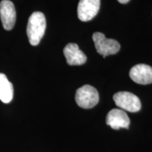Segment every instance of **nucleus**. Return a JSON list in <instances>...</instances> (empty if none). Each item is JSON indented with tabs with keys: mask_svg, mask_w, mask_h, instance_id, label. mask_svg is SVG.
I'll list each match as a JSON object with an SVG mask.
<instances>
[{
	"mask_svg": "<svg viewBox=\"0 0 152 152\" xmlns=\"http://www.w3.org/2000/svg\"><path fill=\"white\" fill-rule=\"evenodd\" d=\"M46 30V18L45 15L39 11L31 14L28 19L27 35L30 45L36 46L43 37Z\"/></svg>",
	"mask_w": 152,
	"mask_h": 152,
	"instance_id": "obj_1",
	"label": "nucleus"
},
{
	"mask_svg": "<svg viewBox=\"0 0 152 152\" xmlns=\"http://www.w3.org/2000/svg\"><path fill=\"white\" fill-rule=\"evenodd\" d=\"M99 100V96L97 90L91 85H84L76 91V103L83 109L93 108L98 104Z\"/></svg>",
	"mask_w": 152,
	"mask_h": 152,
	"instance_id": "obj_2",
	"label": "nucleus"
},
{
	"mask_svg": "<svg viewBox=\"0 0 152 152\" xmlns=\"http://www.w3.org/2000/svg\"><path fill=\"white\" fill-rule=\"evenodd\" d=\"M92 39L96 52L102 55L104 58L109 55L116 54L121 48L118 42L113 39H107L105 35L102 33H94L92 35Z\"/></svg>",
	"mask_w": 152,
	"mask_h": 152,
	"instance_id": "obj_3",
	"label": "nucleus"
},
{
	"mask_svg": "<svg viewBox=\"0 0 152 152\" xmlns=\"http://www.w3.org/2000/svg\"><path fill=\"white\" fill-rule=\"evenodd\" d=\"M113 100L117 106L125 111L137 112L141 109V102L136 95L129 92H119L113 95Z\"/></svg>",
	"mask_w": 152,
	"mask_h": 152,
	"instance_id": "obj_4",
	"label": "nucleus"
},
{
	"mask_svg": "<svg viewBox=\"0 0 152 152\" xmlns=\"http://www.w3.org/2000/svg\"><path fill=\"white\" fill-rule=\"evenodd\" d=\"M100 0H80L77 7V16L82 21H89L98 14Z\"/></svg>",
	"mask_w": 152,
	"mask_h": 152,
	"instance_id": "obj_5",
	"label": "nucleus"
},
{
	"mask_svg": "<svg viewBox=\"0 0 152 152\" xmlns=\"http://www.w3.org/2000/svg\"><path fill=\"white\" fill-rule=\"evenodd\" d=\"M0 17L6 30H11L14 28L16 20V11L13 2L9 0H2L0 2Z\"/></svg>",
	"mask_w": 152,
	"mask_h": 152,
	"instance_id": "obj_6",
	"label": "nucleus"
},
{
	"mask_svg": "<svg viewBox=\"0 0 152 152\" xmlns=\"http://www.w3.org/2000/svg\"><path fill=\"white\" fill-rule=\"evenodd\" d=\"M106 124L112 129L119 130L120 128H129L130 121L128 114L122 109H114L109 112L106 116Z\"/></svg>",
	"mask_w": 152,
	"mask_h": 152,
	"instance_id": "obj_7",
	"label": "nucleus"
},
{
	"mask_svg": "<svg viewBox=\"0 0 152 152\" xmlns=\"http://www.w3.org/2000/svg\"><path fill=\"white\" fill-rule=\"evenodd\" d=\"M130 77L137 84H151L152 83V67L147 64L135 65L131 68Z\"/></svg>",
	"mask_w": 152,
	"mask_h": 152,
	"instance_id": "obj_8",
	"label": "nucleus"
},
{
	"mask_svg": "<svg viewBox=\"0 0 152 152\" xmlns=\"http://www.w3.org/2000/svg\"><path fill=\"white\" fill-rule=\"evenodd\" d=\"M64 54L67 64L70 66H80L84 64L87 56L75 43H69L64 49Z\"/></svg>",
	"mask_w": 152,
	"mask_h": 152,
	"instance_id": "obj_9",
	"label": "nucleus"
},
{
	"mask_svg": "<svg viewBox=\"0 0 152 152\" xmlns=\"http://www.w3.org/2000/svg\"><path fill=\"white\" fill-rule=\"evenodd\" d=\"M14 96V87L4 73H0V100L4 104H9Z\"/></svg>",
	"mask_w": 152,
	"mask_h": 152,
	"instance_id": "obj_10",
	"label": "nucleus"
},
{
	"mask_svg": "<svg viewBox=\"0 0 152 152\" xmlns=\"http://www.w3.org/2000/svg\"><path fill=\"white\" fill-rule=\"evenodd\" d=\"M118 1L121 4H126V3H128L130 0H118Z\"/></svg>",
	"mask_w": 152,
	"mask_h": 152,
	"instance_id": "obj_11",
	"label": "nucleus"
}]
</instances>
